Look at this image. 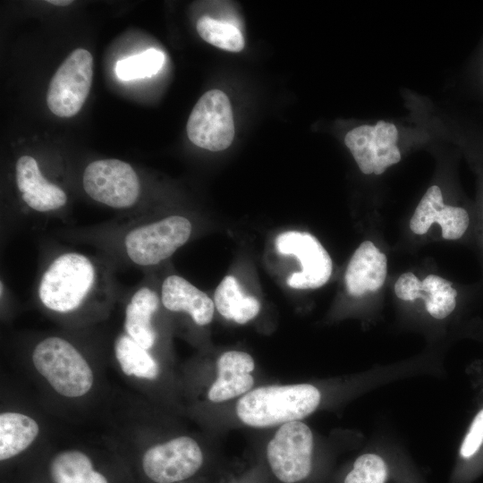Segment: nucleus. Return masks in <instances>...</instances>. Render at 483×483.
Here are the masks:
<instances>
[{
    "instance_id": "obj_2",
    "label": "nucleus",
    "mask_w": 483,
    "mask_h": 483,
    "mask_svg": "<svg viewBox=\"0 0 483 483\" xmlns=\"http://www.w3.org/2000/svg\"><path fill=\"white\" fill-rule=\"evenodd\" d=\"M319 402V391L309 384L261 386L240 398L236 414L248 426L273 427L304 419Z\"/></svg>"
},
{
    "instance_id": "obj_1",
    "label": "nucleus",
    "mask_w": 483,
    "mask_h": 483,
    "mask_svg": "<svg viewBox=\"0 0 483 483\" xmlns=\"http://www.w3.org/2000/svg\"><path fill=\"white\" fill-rule=\"evenodd\" d=\"M111 269L100 259L64 251L47 264L37 284V299L47 311L65 318L91 317L111 304Z\"/></svg>"
},
{
    "instance_id": "obj_22",
    "label": "nucleus",
    "mask_w": 483,
    "mask_h": 483,
    "mask_svg": "<svg viewBox=\"0 0 483 483\" xmlns=\"http://www.w3.org/2000/svg\"><path fill=\"white\" fill-rule=\"evenodd\" d=\"M93 470L90 458L78 450L58 453L50 465L54 483H82Z\"/></svg>"
},
{
    "instance_id": "obj_17",
    "label": "nucleus",
    "mask_w": 483,
    "mask_h": 483,
    "mask_svg": "<svg viewBox=\"0 0 483 483\" xmlns=\"http://www.w3.org/2000/svg\"><path fill=\"white\" fill-rule=\"evenodd\" d=\"M160 303L157 291L142 285L131 295L124 310V333L148 351L157 338L153 321Z\"/></svg>"
},
{
    "instance_id": "obj_13",
    "label": "nucleus",
    "mask_w": 483,
    "mask_h": 483,
    "mask_svg": "<svg viewBox=\"0 0 483 483\" xmlns=\"http://www.w3.org/2000/svg\"><path fill=\"white\" fill-rule=\"evenodd\" d=\"M15 179L22 200L33 211L55 212L67 203L65 191L43 175L37 160L31 156L23 155L18 158Z\"/></svg>"
},
{
    "instance_id": "obj_3",
    "label": "nucleus",
    "mask_w": 483,
    "mask_h": 483,
    "mask_svg": "<svg viewBox=\"0 0 483 483\" xmlns=\"http://www.w3.org/2000/svg\"><path fill=\"white\" fill-rule=\"evenodd\" d=\"M31 360L35 369L60 395L78 398L94 384V374L83 354L70 341L47 336L34 347Z\"/></svg>"
},
{
    "instance_id": "obj_18",
    "label": "nucleus",
    "mask_w": 483,
    "mask_h": 483,
    "mask_svg": "<svg viewBox=\"0 0 483 483\" xmlns=\"http://www.w3.org/2000/svg\"><path fill=\"white\" fill-rule=\"evenodd\" d=\"M39 426L30 416L17 411L0 414V460L6 461L25 451L38 437Z\"/></svg>"
},
{
    "instance_id": "obj_20",
    "label": "nucleus",
    "mask_w": 483,
    "mask_h": 483,
    "mask_svg": "<svg viewBox=\"0 0 483 483\" xmlns=\"http://www.w3.org/2000/svg\"><path fill=\"white\" fill-rule=\"evenodd\" d=\"M114 350L118 364L126 376L148 380L158 376V364L149 351L125 333L116 337Z\"/></svg>"
},
{
    "instance_id": "obj_4",
    "label": "nucleus",
    "mask_w": 483,
    "mask_h": 483,
    "mask_svg": "<svg viewBox=\"0 0 483 483\" xmlns=\"http://www.w3.org/2000/svg\"><path fill=\"white\" fill-rule=\"evenodd\" d=\"M192 225L185 216L173 215L130 226L120 239L126 259L140 267L157 266L169 258L190 239Z\"/></svg>"
},
{
    "instance_id": "obj_9",
    "label": "nucleus",
    "mask_w": 483,
    "mask_h": 483,
    "mask_svg": "<svg viewBox=\"0 0 483 483\" xmlns=\"http://www.w3.org/2000/svg\"><path fill=\"white\" fill-rule=\"evenodd\" d=\"M398 130L390 122L362 124L349 131L344 143L364 174L379 175L401 160Z\"/></svg>"
},
{
    "instance_id": "obj_12",
    "label": "nucleus",
    "mask_w": 483,
    "mask_h": 483,
    "mask_svg": "<svg viewBox=\"0 0 483 483\" xmlns=\"http://www.w3.org/2000/svg\"><path fill=\"white\" fill-rule=\"evenodd\" d=\"M470 215L461 207L444 203L441 189L430 186L421 198L410 221V228L416 234H425L432 224L441 227L445 240L462 238L470 226Z\"/></svg>"
},
{
    "instance_id": "obj_15",
    "label": "nucleus",
    "mask_w": 483,
    "mask_h": 483,
    "mask_svg": "<svg viewBox=\"0 0 483 483\" xmlns=\"http://www.w3.org/2000/svg\"><path fill=\"white\" fill-rule=\"evenodd\" d=\"M387 272V259L370 241L363 242L347 266L344 281L348 293L361 296L379 290Z\"/></svg>"
},
{
    "instance_id": "obj_25",
    "label": "nucleus",
    "mask_w": 483,
    "mask_h": 483,
    "mask_svg": "<svg viewBox=\"0 0 483 483\" xmlns=\"http://www.w3.org/2000/svg\"><path fill=\"white\" fill-rule=\"evenodd\" d=\"M387 467L385 461L374 453L362 454L356 459L344 483H386Z\"/></svg>"
},
{
    "instance_id": "obj_21",
    "label": "nucleus",
    "mask_w": 483,
    "mask_h": 483,
    "mask_svg": "<svg viewBox=\"0 0 483 483\" xmlns=\"http://www.w3.org/2000/svg\"><path fill=\"white\" fill-rule=\"evenodd\" d=\"M452 284L436 275H429L421 281L418 299L425 301L426 309L433 318L443 319L455 309L457 291Z\"/></svg>"
},
{
    "instance_id": "obj_28",
    "label": "nucleus",
    "mask_w": 483,
    "mask_h": 483,
    "mask_svg": "<svg viewBox=\"0 0 483 483\" xmlns=\"http://www.w3.org/2000/svg\"><path fill=\"white\" fill-rule=\"evenodd\" d=\"M82 483H108V481L102 473L93 470Z\"/></svg>"
},
{
    "instance_id": "obj_10",
    "label": "nucleus",
    "mask_w": 483,
    "mask_h": 483,
    "mask_svg": "<svg viewBox=\"0 0 483 483\" xmlns=\"http://www.w3.org/2000/svg\"><path fill=\"white\" fill-rule=\"evenodd\" d=\"M276 251L295 257L300 261V271L292 273L287 284L294 289H316L326 284L333 271L332 259L312 234L306 232L287 231L275 239Z\"/></svg>"
},
{
    "instance_id": "obj_29",
    "label": "nucleus",
    "mask_w": 483,
    "mask_h": 483,
    "mask_svg": "<svg viewBox=\"0 0 483 483\" xmlns=\"http://www.w3.org/2000/svg\"><path fill=\"white\" fill-rule=\"evenodd\" d=\"M47 3L52 4L54 5L65 6V5H68V4H72V1H69V0H49V1H47Z\"/></svg>"
},
{
    "instance_id": "obj_19",
    "label": "nucleus",
    "mask_w": 483,
    "mask_h": 483,
    "mask_svg": "<svg viewBox=\"0 0 483 483\" xmlns=\"http://www.w3.org/2000/svg\"><path fill=\"white\" fill-rule=\"evenodd\" d=\"M214 303L225 318L241 325L253 319L260 310L257 298L245 293L237 279L232 275H226L217 285Z\"/></svg>"
},
{
    "instance_id": "obj_23",
    "label": "nucleus",
    "mask_w": 483,
    "mask_h": 483,
    "mask_svg": "<svg viewBox=\"0 0 483 483\" xmlns=\"http://www.w3.org/2000/svg\"><path fill=\"white\" fill-rule=\"evenodd\" d=\"M197 31L206 42L230 52H240L244 47V38L235 26L202 16L197 21Z\"/></svg>"
},
{
    "instance_id": "obj_8",
    "label": "nucleus",
    "mask_w": 483,
    "mask_h": 483,
    "mask_svg": "<svg viewBox=\"0 0 483 483\" xmlns=\"http://www.w3.org/2000/svg\"><path fill=\"white\" fill-rule=\"evenodd\" d=\"M313 436L301 421L283 424L269 441L267 457L275 476L284 483L304 479L311 470Z\"/></svg>"
},
{
    "instance_id": "obj_11",
    "label": "nucleus",
    "mask_w": 483,
    "mask_h": 483,
    "mask_svg": "<svg viewBox=\"0 0 483 483\" xmlns=\"http://www.w3.org/2000/svg\"><path fill=\"white\" fill-rule=\"evenodd\" d=\"M202 462L199 444L190 436H181L149 447L143 455L142 468L156 483H174L191 477Z\"/></svg>"
},
{
    "instance_id": "obj_26",
    "label": "nucleus",
    "mask_w": 483,
    "mask_h": 483,
    "mask_svg": "<svg viewBox=\"0 0 483 483\" xmlns=\"http://www.w3.org/2000/svg\"><path fill=\"white\" fill-rule=\"evenodd\" d=\"M483 444V409L474 418L462 444L460 453L464 458L472 456Z\"/></svg>"
},
{
    "instance_id": "obj_27",
    "label": "nucleus",
    "mask_w": 483,
    "mask_h": 483,
    "mask_svg": "<svg viewBox=\"0 0 483 483\" xmlns=\"http://www.w3.org/2000/svg\"><path fill=\"white\" fill-rule=\"evenodd\" d=\"M421 281L411 272L402 274L394 284L395 295L402 301L418 299Z\"/></svg>"
},
{
    "instance_id": "obj_24",
    "label": "nucleus",
    "mask_w": 483,
    "mask_h": 483,
    "mask_svg": "<svg viewBox=\"0 0 483 483\" xmlns=\"http://www.w3.org/2000/svg\"><path fill=\"white\" fill-rule=\"evenodd\" d=\"M162 52L149 48L144 52L122 59L116 63L115 72L119 79L131 80L156 74L164 64Z\"/></svg>"
},
{
    "instance_id": "obj_6",
    "label": "nucleus",
    "mask_w": 483,
    "mask_h": 483,
    "mask_svg": "<svg viewBox=\"0 0 483 483\" xmlns=\"http://www.w3.org/2000/svg\"><path fill=\"white\" fill-rule=\"evenodd\" d=\"M93 78V57L83 48L73 50L52 77L47 94L49 110L59 117L79 113L89 96Z\"/></svg>"
},
{
    "instance_id": "obj_16",
    "label": "nucleus",
    "mask_w": 483,
    "mask_h": 483,
    "mask_svg": "<svg viewBox=\"0 0 483 483\" xmlns=\"http://www.w3.org/2000/svg\"><path fill=\"white\" fill-rule=\"evenodd\" d=\"M217 377L211 385L208 397L213 402H222L249 392L254 378L250 372L255 363L244 352L228 351L217 360Z\"/></svg>"
},
{
    "instance_id": "obj_7",
    "label": "nucleus",
    "mask_w": 483,
    "mask_h": 483,
    "mask_svg": "<svg viewBox=\"0 0 483 483\" xmlns=\"http://www.w3.org/2000/svg\"><path fill=\"white\" fill-rule=\"evenodd\" d=\"M187 135L194 145L210 151H221L232 144L233 111L223 91L211 89L202 95L189 116Z\"/></svg>"
},
{
    "instance_id": "obj_14",
    "label": "nucleus",
    "mask_w": 483,
    "mask_h": 483,
    "mask_svg": "<svg viewBox=\"0 0 483 483\" xmlns=\"http://www.w3.org/2000/svg\"><path fill=\"white\" fill-rule=\"evenodd\" d=\"M161 304L171 312L189 315L198 326L212 321L214 301L185 278L171 275L165 278L160 292Z\"/></svg>"
},
{
    "instance_id": "obj_5",
    "label": "nucleus",
    "mask_w": 483,
    "mask_h": 483,
    "mask_svg": "<svg viewBox=\"0 0 483 483\" xmlns=\"http://www.w3.org/2000/svg\"><path fill=\"white\" fill-rule=\"evenodd\" d=\"M85 192L95 201L114 209L134 207L140 196V181L132 166L119 159L89 163L82 175Z\"/></svg>"
}]
</instances>
